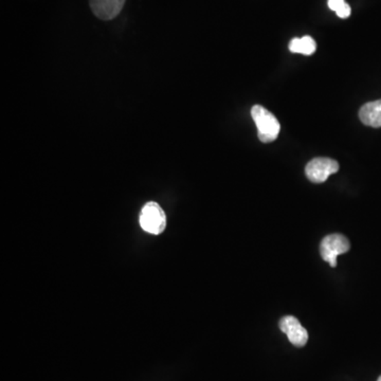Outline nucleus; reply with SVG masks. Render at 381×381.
Segmentation results:
<instances>
[{
  "label": "nucleus",
  "mask_w": 381,
  "mask_h": 381,
  "mask_svg": "<svg viewBox=\"0 0 381 381\" xmlns=\"http://www.w3.org/2000/svg\"><path fill=\"white\" fill-rule=\"evenodd\" d=\"M251 116L258 128V139L264 143H270L279 137L281 125L275 114L265 107L256 105L252 107Z\"/></svg>",
  "instance_id": "nucleus-1"
},
{
  "label": "nucleus",
  "mask_w": 381,
  "mask_h": 381,
  "mask_svg": "<svg viewBox=\"0 0 381 381\" xmlns=\"http://www.w3.org/2000/svg\"><path fill=\"white\" fill-rule=\"evenodd\" d=\"M139 223L145 232L160 234L167 227V217L162 208L157 202L149 201L142 208Z\"/></svg>",
  "instance_id": "nucleus-2"
},
{
  "label": "nucleus",
  "mask_w": 381,
  "mask_h": 381,
  "mask_svg": "<svg viewBox=\"0 0 381 381\" xmlns=\"http://www.w3.org/2000/svg\"><path fill=\"white\" fill-rule=\"evenodd\" d=\"M351 248L349 240L344 235L332 234L324 237L320 245V254L326 263L332 267L337 266V258L347 254Z\"/></svg>",
  "instance_id": "nucleus-3"
},
{
  "label": "nucleus",
  "mask_w": 381,
  "mask_h": 381,
  "mask_svg": "<svg viewBox=\"0 0 381 381\" xmlns=\"http://www.w3.org/2000/svg\"><path fill=\"white\" fill-rule=\"evenodd\" d=\"M339 170L337 161L330 158L312 159L305 169L307 178L314 184H322L328 180L330 175L335 174Z\"/></svg>",
  "instance_id": "nucleus-4"
},
{
  "label": "nucleus",
  "mask_w": 381,
  "mask_h": 381,
  "mask_svg": "<svg viewBox=\"0 0 381 381\" xmlns=\"http://www.w3.org/2000/svg\"><path fill=\"white\" fill-rule=\"evenodd\" d=\"M279 326L295 347H303L308 341V332L295 317H284L280 321Z\"/></svg>",
  "instance_id": "nucleus-5"
},
{
  "label": "nucleus",
  "mask_w": 381,
  "mask_h": 381,
  "mask_svg": "<svg viewBox=\"0 0 381 381\" xmlns=\"http://www.w3.org/2000/svg\"><path fill=\"white\" fill-rule=\"evenodd\" d=\"M126 0H89L93 14L103 21H110L120 14Z\"/></svg>",
  "instance_id": "nucleus-6"
},
{
  "label": "nucleus",
  "mask_w": 381,
  "mask_h": 381,
  "mask_svg": "<svg viewBox=\"0 0 381 381\" xmlns=\"http://www.w3.org/2000/svg\"><path fill=\"white\" fill-rule=\"evenodd\" d=\"M359 118L365 125L381 127V100L367 103L359 110Z\"/></svg>",
  "instance_id": "nucleus-7"
},
{
  "label": "nucleus",
  "mask_w": 381,
  "mask_h": 381,
  "mask_svg": "<svg viewBox=\"0 0 381 381\" xmlns=\"http://www.w3.org/2000/svg\"><path fill=\"white\" fill-rule=\"evenodd\" d=\"M317 45L314 38L310 36H303L301 38H293L289 42V50L293 53L304 54V56H312L316 51Z\"/></svg>",
  "instance_id": "nucleus-8"
},
{
  "label": "nucleus",
  "mask_w": 381,
  "mask_h": 381,
  "mask_svg": "<svg viewBox=\"0 0 381 381\" xmlns=\"http://www.w3.org/2000/svg\"><path fill=\"white\" fill-rule=\"evenodd\" d=\"M328 8H330L332 11L336 12L337 13L344 5H345V0H328Z\"/></svg>",
  "instance_id": "nucleus-9"
},
{
  "label": "nucleus",
  "mask_w": 381,
  "mask_h": 381,
  "mask_svg": "<svg viewBox=\"0 0 381 381\" xmlns=\"http://www.w3.org/2000/svg\"><path fill=\"white\" fill-rule=\"evenodd\" d=\"M351 12L352 10L349 3H345V5H344L343 7H342L341 9L337 12V13H336V14H337L340 19H347V17H349V15H351Z\"/></svg>",
  "instance_id": "nucleus-10"
},
{
  "label": "nucleus",
  "mask_w": 381,
  "mask_h": 381,
  "mask_svg": "<svg viewBox=\"0 0 381 381\" xmlns=\"http://www.w3.org/2000/svg\"><path fill=\"white\" fill-rule=\"evenodd\" d=\"M377 381H381V376L379 377L378 380H377Z\"/></svg>",
  "instance_id": "nucleus-11"
}]
</instances>
